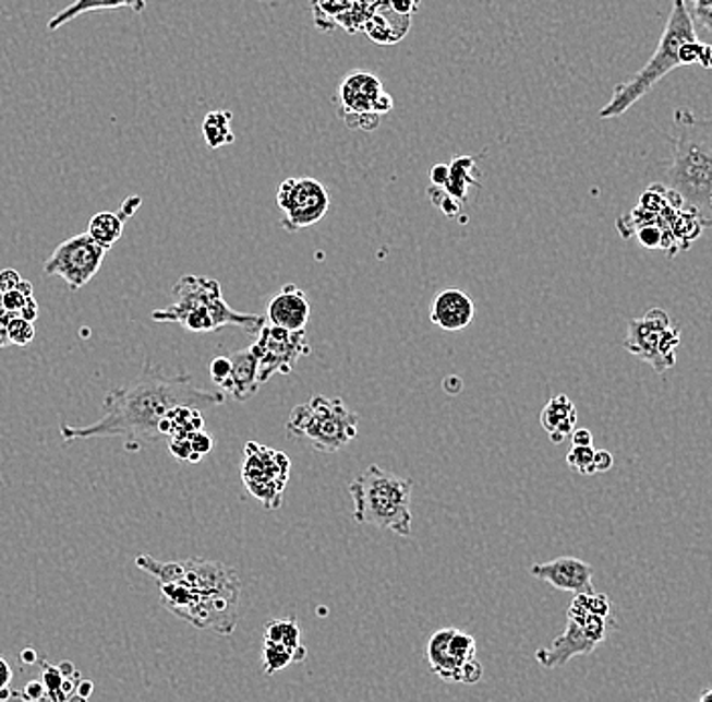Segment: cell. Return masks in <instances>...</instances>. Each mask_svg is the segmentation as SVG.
<instances>
[{
	"label": "cell",
	"instance_id": "26",
	"mask_svg": "<svg viewBox=\"0 0 712 702\" xmlns=\"http://www.w3.org/2000/svg\"><path fill=\"white\" fill-rule=\"evenodd\" d=\"M41 664V680L47 690V701L65 702L68 697L63 694V680L65 676L59 670L56 664H49L47 661H39Z\"/></svg>",
	"mask_w": 712,
	"mask_h": 702
},
{
	"label": "cell",
	"instance_id": "19",
	"mask_svg": "<svg viewBox=\"0 0 712 702\" xmlns=\"http://www.w3.org/2000/svg\"><path fill=\"white\" fill-rule=\"evenodd\" d=\"M229 358H231V374H229L227 383L221 386V391L225 395H231L236 401L252 400L262 386L260 362H257L252 346L231 353Z\"/></svg>",
	"mask_w": 712,
	"mask_h": 702
},
{
	"label": "cell",
	"instance_id": "41",
	"mask_svg": "<svg viewBox=\"0 0 712 702\" xmlns=\"http://www.w3.org/2000/svg\"><path fill=\"white\" fill-rule=\"evenodd\" d=\"M11 682H13V668H11L9 662L0 656V689L11 687Z\"/></svg>",
	"mask_w": 712,
	"mask_h": 702
},
{
	"label": "cell",
	"instance_id": "47",
	"mask_svg": "<svg viewBox=\"0 0 712 702\" xmlns=\"http://www.w3.org/2000/svg\"><path fill=\"white\" fill-rule=\"evenodd\" d=\"M700 702H712V689L704 690V692L700 694Z\"/></svg>",
	"mask_w": 712,
	"mask_h": 702
},
{
	"label": "cell",
	"instance_id": "3",
	"mask_svg": "<svg viewBox=\"0 0 712 702\" xmlns=\"http://www.w3.org/2000/svg\"><path fill=\"white\" fill-rule=\"evenodd\" d=\"M671 165L664 185L697 211L702 227H712V118L678 108L672 120Z\"/></svg>",
	"mask_w": 712,
	"mask_h": 702
},
{
	"label": "cell",
	"instance_id": "11",
	"mask_svg": "<svg viewBox=\"0 0 712 702\" xmlns=\"http://www.w3.org/2000/svg\"><path fill=\"white\" fill-rule=\"evenodd\" d=\"M340 116L354 130H375L381 116L391 111L393 97L369 71H352L340 83Z\"/></svg>",
	"mask_w": 712,
	"mask_h": 702
},
{
	"label": "cell",
	"instance_id": "5",
	"mask_svg": "<svg viewBox=\"0 0 712 702\" xmlns=\"http://www.w3.org/2000/svg\"><path fill=\"white\" fill-rule=\"evenodd\" d=\"M172 304L154 310V322L181 324L191 332H217L225 326H238L250 334H257L266 324V317L245 314L225 302L224 291L217 279L203 276H182L172 288Z\"/></svg>",
	"mask_w": 712,
	"mask_h": 702
},
{
	"label": "cell",
	"instance_id": "29",
	"mask_svg": "<svg viewBox=\"0 0 712 702\" xmlns=\"http://www.w3.org/2000/svg\"><path fill=\"white\" fill-rule=\"evenodd\" d=\"M697 31H704L712 39V0H685Z\"/></svg>",
	"mask_w": 712,
	"mask_h": 702
},
{
	"label": "cell",
	"instance_id": "15",
	"mask_svg": "<svg viewBox=\"0 0 712 702\" xmlns=\"http://www.w3.org/2000/svg\"><path fill=\"white\" fill-rule=\"evenodd\" d=\"M475 658L474 635L461 632L458 628L437 630L425 647V661L433 675L446 682H456L460 668Z\"/></svg>",
	"mask_w": 712,
	"mask_h": 702
},
{
	"label": "cell",
	"instance_id": "14",
	"mask_svg": "<svg viewBox=\"0 0 712 702\" xmlns=\"http://www.w3.org/2000/svg\"><path fill=\"white\" fill-rule=\"evenodd\" d=\"M278 207L283 213L281 225L288 231H298L316 225L330 207V194L321 180L310 177L286 179L278 187Z\"/></svg>",
	"mask_w": 712,
	"mask_h": 702
},
{
	"label": "cell",
	"instance_id": "17",
	"mask_svg": "<svg viewBox=\"0 0 712 702\" xmlns=\"http://www.w3.org/2000/svg\"><path fill=\"white\" fill-rule=\"evenodd\" d=\"M430 318H432L433 324L439 326L442 331H466L474 322V300L461 289H444L433 298Z\"/></svg>",
	"mask_w": 712,
	"mask_h": 702
},
{
	"label": "cell",
	"instance_id": "8",
	"mask_svg": "<svg viewBox=\"0 0 712 702\" xmlns=\"http://www.w3.org/2000/svg\"><path fill=\"white\" fill-rule=\"evenodd\" d=\"M567 628L548 647L536 650L534 658L545 668H560L575 656L591 654L607 635L610 618L589 611L583 593H575V599L567 611Z\"/></svg>",
	"mask_w": 712,
	"mask_h": 702
},
{
	"label": "cell",
	"instance_id": "36",
	"mask_svg": "<svg viewBox=\"0 0 712 702\" xmlns=\"http://www.w3.org/2000/svg\"><path fill=\"white\" fill-rule=\"evenodd\" d=\"M23 692L27 697V702L47 701V690L43 680H31Z\"/></svg>",
	"mask_w": 712,
	"mask_h": 702
},
{
	"label": "cell",
	"instance_id": "31",
	"mask_svg": "<svg viewBox=\"0 0 712 702\" xmlns=\"http://www.w3.org/2000/svg\"><path fill=\"white\" fill-rule=\"evenodd\" d=\"M189 436H191V433H186V436H172L168 448H170V454L174 455L179 462H191V464H196V462H201V457L193 452Z\"/></svg>",
	"mask_w": 712,
	"mask_h": 702
},
{
	"label": "cell",
	"instance_id": "25",
	"mask_svg": "<svg viewBox=\"0 0 712 702\" xmlns=\"http://www.w3.org/2000/svg\"><path fill=\"white\" fill-rule=\"evenodd\" d=\"M298 662L295 652L290 647L281 646L278 642H271L264 638V646H262V666L266 676H274L286 670L290 664Z\"/></svg>",
	"mask_w": 712,
	"mask_h": 702
},
{
	"label": "cell",
	"instance_id": "9",
	"mask_svg": "<svg viewBox=\"0 0 712 702\" xmlns=\"http://www.w3.org/2000/svg\"><path fill=\"white\" fill-rule=\"evenodd\" d=\"M680 341L683 334L672 324L671 314L662 308H652L643 317L629 320L624 348L648 362L657 374H664L676 365Z\"/></svg>",
	"mask_w": 712,
	"mask_h": 702
},
{
	"label": "cell",
	"instance_id": "28",
	"mask_svg": "<svg viewBox=\"0 0 712 702\" xmlns=\"http://www.w3.org/2000/svg\"><path fill=\"white\" fill-rule=\"evenodd\" d=\"M31 298H35V296H33V286H31V282H27V279H21L16 288L9 289V291H2V304H4V308H7L13 317H16V314L25 308V304H27Z\"/></svg>",
	"mask_w": 712,
	"mask_h": 702
},
{
	"label": "cell",
	"instance_id": "23",
	"mask_svg": "<svg viewBox=\"0 0 712 702\" xmlns=\"http://www.w3.org/2000/svg\"><path fill=\"white\" fill-rule=\"evenodd\" d=\"M266 638L271 642H278L281 646L290 647L295 652L298 662L306 661L307 650L302 644V633L295 618H281V620L269 621L266 626Z\"/></svg>",
	"mask_w": 712,
	"mask_h": 702
},
{
	"label": "cell",
	"instance_id": "43",
	"mask_svg": "<svg viewBox=\"0 0 712 702\" xmlns=\"http://www.w3.org/2000/svg\"><path fill=\"white\" fill-rule=\"evenodd\" d=\"M75 692H77V699L80 701H87L92 697V692H94V682L92 680H80Z\"/></svg>",
	"mask_w": 712,
	"mask_h": 702
},
{
	"label": "cell",
	"instance_id": "2",
	"mask_svg": "<svg viewBox=\"0 0 712 702\" xmlns=\"http://www.w3.org/2000/svg\"><path fill=\"white\" fill-rule=\"evenodd\" d=\"M136 567L156 579L162 606L177 618L219 635L236 632L241 579L233 567L196 557L162 563L150 555H138Z\"/></svg>",
	"mask_w": 712,
	"mask_h": 702
},
{
	"label": "cell",
	"instance_id": "39",
	"mask_svg": "<svg viewBox=\"0 0 712 702\" xmlns=\"http://www.w3.org/2000/svg\"><path fill=\"white\" fill-rule=\"evenodd\" d=\"M572 445H593V436L589 429H572Z\"/></svg>",
	"mask_w": 712,
	"mask_h": 702
},
{
	"label": "cell",
	"instance_id": "44",
	"mask_svg": "<svg viewBox=\"0 0 712 702\" xmlns=\"http://www.w3.org/2000/svg\"><path fill=\"white\" fill-rule=\"evenodd\" d=\"M21 662L27 664V666L35 664V662H39V658H37V652H35L33 647H25V650L21 652Z\"/></svg>",
	"mask_w": 712,
	"mask_h": 702
},
{
	"label": "cell",
	"instance_id": "7",
	"mask_svg": "<svg viewBox=\"0 0 712 702\" xmlns=\"http://www.w3.org/2000/svg\"><path fill=\"white\" fill-rule=\"evenodd\" d=\"M286 431L290 440H307L314 450L333 454L357 438L359 415L350 412L340 397L314 395L304 405L293 407Z\"/></svg>",
	"mask_w": 712,
	"mask_h": 702
},
{
	"label": "cell",
	"instance_id": "38",
	"mask_svg": "<svg viewBox=\"0 0 712 702\" xmlns=\"http://www.w3.org/2000/svg\"><path fill=\"white\" fill-rule=\"evenodd\" d=\"M23 277L16 272V270H2L0 272V291H9V289L16 288L19 282Z\"/></svg>",
	"mask_w": 712,
	"mask_h": 702
},
{
	"label": "cell",
	"instance_id": "20",
	"mask_svg": "<svg viewBox=\"0 0 712 702\" xmlns=\"http://www.w3.org/2000/svg\"><path fill=\"white\" fill-rule=\"evenodd\" d=\"M142 199L138 194L134 197H128L126 201L122 203L120 211H99L96 213L92 219H89V225H87V235L98 241L101 248L110 249L122 239L124 235V227H126V221L141 209Z\"/></svg>",
	"mask_w": 712,
	"mask_h": 702
},
{
	"label": "cell",
	"instance_id": "24",
	"mask_svg": "<svg viewBox=\"0 0 712 702\" xmlns=\"http://www.w3.org/2000/svg\"><path fill=\"white\" fill-rule=\"evenodd\" d=\"M231 111L215 110L209 111L203 120V136L209 148H224L227 144H233V130H231Z\"/></svg>",
	"mask_w": 712,
	"mask_h": 702
},
{
	"label": "cell",
	"instance_id": "21",
	"mask_svg": "<svg viewBox=\"0 0 712 702\" xmlns=\"http://www.w3.org/2000/svg\"><path fill=\"white\" fill-rule=\"evenodd\" d=\"M541 426L548 433L551 441L559 445L567 438H571L572 429L577 427V409L567 395H555L548 401L545 409L541 412Z\"/></svg>",
	"mask_w": 712,
	"mask_h": 702
},
{
	"label": "cell",
	"instance_id": "46",
	"mask_svg": "<svg viewBox=\"0 0 712 702\" xmlns=\"http://www.w3.org/2000/svg\"><path fill=\"white\" fill-rule=\"evenodd\" d=\"M13 692L14 690L11 689V687L0 689V701H9V699H13Z\"/></svg>",
	"mask_w": 712,
	"mask_h": 702
},
{
	"label": "cell",
	"instance_id": "35",
	"mask_svg": "<svg viewBox=\"0 0 712 702\" xmlns=\"http://www.w3.org/2000/svg\"><path fill=\"white\" fill-rule=\"evenodd\" d=\"M593 466H595V474L610 472V469L614 468V455L610 454L607 450H595Z\"/></svg>",
	"mask_w": 712,
	"mask_h": 702
},
{
	"label": "cell",
	"instance_id": "40",
	"mask_svg": "<svg viewBox=\"0 0 712 702\" xmlns=\"http://www.w3.org/2000/svg\"><path fill=\"white\" fill-rule=\"evenodd\" d=\"M19 318H25V320H31V322H35L37 318H39V304H37V300L35 298H31L27 304H25V308L16 314Z\"/></svg>",
	"mask_w": 712,
	"mask_h": 702
},
{
	"label": "cell",
	"instance_id": "33",
	"mask_svg": "<svg viewBox=\"0 0 712 702\" xmlns=\"http://www.w3.org/2000/svg\"><path fill=\"white\" fill-rule=\"evenodd\" d=\"M482 676H484L482 664L475 661V658H472V661H468L461 666L460 675H458L456 682H460V685H475V682L482 680Z\"/></svg>",
	"mask_w": 712,
	"mask_h": 702
},
{
	"label": "cell",
	"instance_id": "27",
	"mask_svg": "<svg viewBox=\"0 0 712 702\" xmlns=\"http://www.w3.org/2000/svg\"><path fill=\"white\" fill-rule=\"evenodd\" d=\"M7 334H9V345L25 348L35 338V322L25 320V318L13 317L9 320Z\"/></svg>",
	"mask_w": 712,
	"mask_h": 702
},
{
	"label": "cell",
	"instance_id": "10",
	"mask_svg": "<svg viewBox=\"0 0 712 702\" xmlns=\"http://www.w3.org/2000/svg\"><path fill=\"white\" fill-rule=\"evenodd\" d=\"M290 457L257 441H248L243 450L241 480L248 492L267 510L280 509L283 490L290 480Z\"/></svg>",
	"mask_w": 712,
	"mask_h": 702
},
{
	"label": "cell",
	"instance_id": "4",
	"mask_svg": "<svg viewBox=\"0 0 712 702\" xmlns=\"http://www.w3.org/2000/svg\"><path fill=\"white\" fill-rule=\"evenodd\" d=\"M704 45L699 31L686 9L685 0H672L671 16L660 37L654 56L631 80L615 85L614 94L605 108L600 111L603 120H614L650 94L657 82H662L671 71L683 66H700L704 57Z\"/></svg>",
	"mask_w": 712,
	"mask_h": 702
},
{
	"label": "cell",
	"instance_id": "13",
	"mask_svg": "<svg viewBox=\"0 0 712 702\" xmlns=\"http://www.w3.org/2000/svg\"><path fill=\"white\" fill-rule=\"evenodd\" d=\"M252 348L260 362V381L266 385L276 374H292L298 360L310 355L306 331H288L276 324H266L255 334Z\"/></svg>",
	"mask_w": 712,
	"mask_h": 702
},
{
	"label": "cell",
	"instance_id": "22",
	"mask_svg": "<svg viewBox=\"0 0 712 702\" xmlns=\"http://www.w3.org/2000/svg\"><path fill=\"white\" fill-rule=\"evenodd\" d=\"M108 9H130L134 13L146 11V0H73L70 7H65L61 13H57L49 23V31H57L77 19L80 14L96 13V11H108Z\"/></svg>",
	"mask_w": 712,
	"mask_h": 702
},
{
	"label": "cell",
	"instance_id": "6",
	"mask_svg": "<svg viewBox=\"0 0 712 702\" xmlns=\"http://www.w3.org/2000/svg\"><path fill=\"white\" fill-rule=\"evenodd\" d=\"M411 490V478L369 466L350 484L349 492L354 502L352 516L359 524H373L399 537H409L413 524Z\"/></svg>",
	"mask_w": 712,
	"mask_h": 702
},
{
	"label": "cell",
	"instance_id": "1",
	"mask_svg": "<svg viewBox=\"0 0 712 702\" xmlns=\"http://www.w3.org/2000/svg\"><path fill=\"white\" fill-rule=\"evenodd\" d=\"M224 391H207L193 383L191 374H165L150 360L142 365V371L130 385L113 389L104 400V415L96 424L85 427L61 426L65 443L96 440V438H122L128 452H138L148 441L162 438L160 421L174 407L189 405L207 409L224 405Z\"/></svg>",
	"mask_w": 712,
	"mask_h": 702
},
{
	"label": "cell",
	"instance_id": "30",
	"mask_svg": "<svg viewBox=\"0 0 712 702\" xmlns=\"http://www.w3.org/2000/svg\"><path fill=\"white\" fill-rule=\"evenodd\" d=\"M593 455H595L593 445H572L571 452L567 454V464L583 476H593L595 474Z\"/></svg>",
	"mask_w": 712,
	"mask_h": 702
},
{
	"label": "cell",
	"instance_id": "37",
	"mask_svg": "<svg viewBox=\"0 0 712 702\" xmlns=\"http://www.w3.org/2000/svg\"><path fill=\"white\" fill-rule=\"evenodd\" d=\"M13 318V314L4 308L2 304V291H0V348H7L9 345V334H7V329H9V320Z\"/></svg>",
	"mask_w": 712,
	"mask_h": 702
},
{
	"label": "cell",
	"instance_id": "18",
	"mask_svg": "<svg viewBox=\"0 0 712 702\" xmlns=\"http://www.w3.org/2000/svg\"><path fill=\"white\" fill-rule=\"evenodd\" d=\"M310 314H312V306L306 294L295 288L293 284H286L267 304L266 320L269 324H276L288 331H304Z\"/></svg>",
	"mask_w": 712,
	"mask_h": 702
},
{
	"label": "cell",
	"instance_id": "12",
	"mask_svg": "<svg viewBox=\"0 0 712 702\" xmlns=\"http://www.w3.org/2000/svg\"><path fill=\"white\" fill-rule=\"evenodd\" d=\"M108 249L101 248L87 234H77L61 241L47 258L43 272L61 277L71 289H82L98 276Z\"/></svg>",
	"mask_w": 712,
	"mask_h": 702
},
{
	"label": "cell",
	"instance_id": "16",
	"mask_svg": "<svg viewBox=\"0 0 712 702\" xmlns=\"http://www.w3.org/2000/svg\"><path fill=\"white\" fill-rule=\"evenodd\" d=\"M532 578L546 581L559 592L593 593V567L577 557H559L531 567Z\"/></svg>",
	"mask_w": 712,
	"mask_h": 702
},
{
	"label": "cell",
	"instance_id": "34",
	"mask_svg": "<svg viewBox=\"0 0 712 702\" xmlns=\"http://www.w3.org/2000/svg\"><path fill=\"white\" fill-rule=\"evenodd\" d=\"M189 440H191V448H193V452H195L198 457H203V455L209 454L210 450H213V445H215V440L210 438L209 433H207L205 429L193 431V433L189 436Z\"/></svg>",
	"mask_w": 712,
	"mask_h": 702
},
{
	"label": "cell",
	"instance_id": "42",
	"mask_svg": "<svg viewBox=\"0 0 712 702\" xmlns=\"http://www.w3.org/2000/svg\"><path fill=\"white\" fill-rule=\"evenodd\" d=\"M447 177H449V166L437 165L433 168L432 180L437 185V187L446 185Z\"/></svg>",
	"mask_w": 712,
	"mask_h": 702
},
{
	"label": "cell",
	"instance_id": "32",
	"mask_svg": "<svg viewBox=\"0 0 712 702\" xmlns=\"http://www.w3.org/2000/svg\"><path fill=\"white\" fill-rule=\"evenodd\" d=\"M210 379L219 386H224L231 374V358L215 357L209 365Z\"/></svg>",
	"mask_w": 712,
	"mask_h": 702
},
{
	"label": "cell",
	"instance_id": "45",
	"mask_svg": "<svg viewBox=\"0 0 712 702\" xmlns=\"http://www.w3.org/2000/svg\"><path fill=\"white\" fill-rule=\"evenodd\" d=\"M700 66L712 71V43L704 45V57H702V63Z\"/></svg>",
	"mask_w": 712,
	"mask_h": 702
}]
</instances>
